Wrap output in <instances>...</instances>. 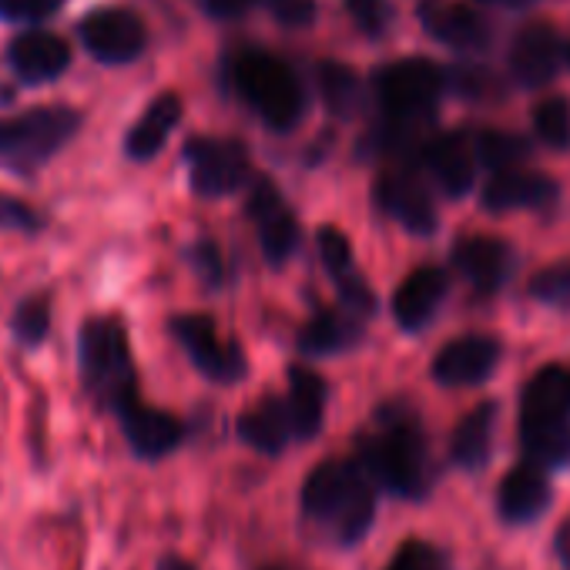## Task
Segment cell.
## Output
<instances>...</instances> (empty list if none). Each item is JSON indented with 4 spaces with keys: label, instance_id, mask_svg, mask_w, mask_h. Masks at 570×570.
Returning a JSON list of instances; mask_svg holds the SVG:
<instances>
[{
    "label": "cell",
    "instance_id": "6da1fadb",
    "mask_svg": "<svg viewBox=\"0 0 570 570\" xmlns=\"http://www.w3.org/2000/svg\"><path fill=\"white\" fill-rule=\"evenodd\" d=\"M78 376L88 400L115 420L141 403L128 326L118 316H91L78 330Z\"/></svg>",
    "mask_w": 570,
    "mask_h": 570
},
{
    "label": "cell",
    "instance_id": "7a4b0ae2",
    "mask_svg": "<svg viewBox=\"0 0 570 570\" xmlns=\"http://www.w3.org/2000/svg\"><path fill=\"white\" fill-rule=\"evenodd\" d=\"M85 128V115L71 105H35L0 118V171L35 178Z\"/></svg>",
    "mask_w": 570,
    "mask_h": 570
},
{
    "label": "cell",
    "instance_id": "3957f363",
    "mask_svg": "<svg viewBox=\"0 0 570 570\" xmlns=\"http://www.w3.org/2000/svg\"><path fill=\"white\" fill-rule=\"evenodd\" d=\"M303 510L316 523L333 527L340 543H360L376 513V490L370 483V473L360 463L346 460H330L316 466L303 487Z\"/></svg>",
    "mask_w": 570,
    "mask_h": 570
},
{
    "label": "cell",
    "instance_id": "277c9868",
    "mask_svg": "<svg viewBox=\"0 0 570 570\" xmlns=\"http://www.w3.org/2000/svg\"><path fill=\"white\" fill-rule=\"evenodd\" d=\"M520 440L527 463L540 470L570 466V376L560 366H543L520 400Z\"/></svg>",
    "mask_w": 570,
    "mask_h": 570
},
{
    "label": "cell",
    "instance_id": "5b68a950",
    "mask_svg": "<svg viewBox=\"0 0 570 570\" xmlns=\"http://www.w3.org/2000/svg\"><path fill=\"white\" fill-rule=\"evenodd\" d=\"M360 466L396 497L420 500L430 487L426 440L410 413H383L380 430L360 443Z\"/></svg>",
    "mask_w": 570,
    "mask_h": 570
},
{
    "label": "cell",
    "instance_id": "8992f818",
    "mask_svg": "<svg viewBox=\"0 0 570 570\" xmlns=\"http://www.w3.org/2000/svg\"><path fill=\"white\" fill-rule=\"evenodd\" d=\"M228 78L238 98L275 131H293L306 115V95L299 78L289 65L258 51L245 48L228 61Z\"/></svg>",
    "mask_w": 570,
    "mask_h": 570
},
{
    "label": "cell",
    "instance_id": "52a82bcc",
    "mask_svg": "<svg viewBox=\"0 0 570 570\" xmlns=\"http://www.w3.org/2000/svg\"><path fill=\"white\" fill-rule=\"evenodd\" d=\"M373 85H376V101L386 121L430 128L436 105L446 91V75L440 65L426 58H403V61L386 65Z\"/></svg>",
    "mask_w": 570,
    "mask_h": 570
},
{
    "label": "cell",
    "instance_id": "ba28073f",
    "mask_svg": "<svg viewBox=\"0 0 570 570\" xmlns=\"http://www.w3.org/2000/svg\"><path fill=\"white\" fill-rule=\"evenodd\" d=\"M75 38L85 48V55L105 68H125L135 65L148 51V28L145 21L128 8H91L75 24Z\"/></svg>",
    "mask_w": 570,
    "mask_h": 570
},
{
    "label": "cell",
    "instance_id": "9c48e42d",
    "mask_svg": "<svg viewBox=\"0 0 570 570\" xmlns=\"http://www.w3.org/2000/svg\"><path fill=\"white\" fill-rule=\"evenodd\" d=\"M168 326H171L175 343L185 350V356L191 360V366L205 380L222 383V386H232V383H238L248 373L245 350L235 340L222 336L212 316L185 313V316H175Z\"/></svg>",
    "mask_w": 570,
    "mask_h": 570
},
{
    "label": "cell",
    "instance_id": "30bf717a",
    "mask_svg": "<svg viewBox=\"0 0 570 570\" xmlns=\"http://www.w3.org/2000/svg\"><path fill=\"white\" fill-rule=\"evenodd\" d=\"M185 165L191 191L202 198H225L235 195L248 181V148L235 138H212L198 135L185 145Z\"/></svg>",
    "mask_w": 570,
    "mask_h": 570
},
{
    "label": "cell",
    "instance_id": "8fae6325",
    "mask_svg": "<svg viewBox=\"0 0 570 570\" xmlns=\"http://www.w3.org/2000/svg\"><path fill=\"white\" fill-rule=\"evenodd\" d=\"M4 65L18 88H45L68 75L71 45L48 28L18 31L4 48Z\"/></svg>",
    "mask_w": 570,
    "mask_h": 570
},
{
    "label": "cell",
    "instance_id": "7c38bea8",
    "mask_svg": "<svg viewBox=\"0 0 570 570\" xmlns=\"http://www.w3.org/2000/svg\"><path fill=\"white\" fill-rule=\"evenodd\" d=\"M248 215L258 228V242H262V255L268 262H285L293 258V252L299 248V218L289 208V202L282 198V191L268 181L258 178L248 191Z\"/></svg>",
    "mask_w": 570,
    "mask_h": 570
},
{
    "label": "cell",
    "instance_id": "4fadbf2b",
    "mask_svg": "<svg viewBox=\"0 0 570 570\" xmlns=\"http://www.w3.org/2000/svg\"><path fill=\"white\" fill-rule=\"evenodd\" d=\"M567 58L563 38L550 24H530L513 38L510 48V71L523 88H543L557 78Z\"/></svg>",
    "mask_w": 570,
    "mask_h": 570
},
{
    "label": "cell",
    "instance_id": "5bb4252c",
    "mask_svg": "<svg viewBox=\"0 0 570 570\" xmlns=\"http://www.w3.org/2000/svg\"><path fill=\"white\" fill-rule=\"evenodd\" d=\"M376 202L406 232H413V235H433L436 232V205H433L426 185L410 168L386 171L376 181Z\"/></svg>",
    "mask_w": 570,
    "mask_h": 570
},
{
    "label": "cell",
    "instance_id": "9a60e30c",
    "mask_svg": "<svg viewBox=\"0 0 570 570\" xmlns=\"http://www.w3.org/2000/svg\"><path fill=\"white\" fill-rule=\"evenodd\" d=\"M118 426H121V436H125L128 450L138 460H161L171 450H178V443L185 440L181 420L158 410V406H148L145 400L138 406L125 410L118 416Z\"/></svg>",
    "mask_w": 570,
    "mask_h": 570
},
{
    "label": "cell",
    "instance_id": "2e32d148",
    "mask_svg": "<svg viewBox=\"0 0 570 570\" xmlns=\"http://www.w3.org/2000/svg\"><path fill=\"white\" fill-rule=\"evenodd\" d=\"M453 265L460 268V275L473 285L476 293H497L500 285L513 275L517 255L503 238L470 235V238L456 242Z\"/></svg>",
    "mask_w": 570,
    "mask_h": 570
},
{
    "label": "cell",
    "instance_id": "e0dca14e",
    "mask_svg": "<svg viewBox=\"0 0 570 570\" xmlns=\"http://www.w3.org/2000/svg\"><path fill=\"white\" fill-rule=\"evenodd\" d=\"M420 161L426 165V171L433 175V181H436L450 198H460V195H466V191L473 188L476 165H480L473 138H470V135H456V131L436 135V138L426 145V151H423Z\"/></svg>",
    "mask_w": 570,
    "mask_h": 570
},
{
    "label": "cell",
    "instance_id": "ac0fdd59",
    "mask_svg": "<svg viewBox=\"0 0 570 570\" xmlns=\"http://www.w3.org/2000/svg\"><path fill=\"white\" fill-rule=\"evenodd\" d=\"M500 363V346L493 336H460L446 343L433 363V376L443 386H476Z\"/></svg>",
    "mask_w": 570,
    "mask_h": 570
},
{
    "label": "cell",
    "instance_id": "d6986e66",
    "mask_svg": "<svg viewBox=\"0 0 570 570\" xmlns=\"http://www.w3.org/2000/svg\"><path fill=\"white\" fill-rule=\"evenodd\" d=\"M420 21L426 35H433L440 45L453 51H483L490 41L483 18L466 4H456V0H423Z\"/></svg>",
    "mask_w": 570,
    "mask_h": 570
},
{
    "label": "cell",
    "instance_id": "ffe728a7",
    "mask_svg": "<svg viewBox=\"0 0 570 570\" xmlns=\"http://www.w3.org/2000/svg\"><path fill=\"white\" fill-rule=\"evenodd\" d=\"M320 255H323V262H326V272H330L333 282L340 285V296H343V303L350 306V313H356V316H363V320L373 316V313H376V296H373V289L366 285V278H363L360 268H356L350 238H346L340 228H333V225L320 228Z\"/></svg>",
    "mask_w": 570,
    "mask_h": 570
},
{
    "label": "cell",
    "instance_id": "44dd1931",
    "mask_svg": "<svg viewBox=\"0 0 570 570\" xmlns=\"http://www.w3.org/2000/svg\"><path fill=\"white\" fill-rule=\"evenodd\" d=\"M443 296H446V275L440 268L423 265V268L410 272L393 296V316H396L400 330L420 333L436 316Z\"/></svg>",
    "mask_w": 570,
    "mask_h": 570
},
{
    "label": "cell",
    "instance_id": "7402d4cb",
    "mask_svg": "<svg viewBox=\"0 0 570 570\" xmlns=\"http://www.w3.org/2000/svg\"><path fill=\"white\" fill-rule=\"evenodd\" d=\"M181 98L175 95V91H161L145 111H141V118L128 128V135H125V158H131V161H151V158H158V151L168 145V138H171V131L178 128V121H181Z\"/></svg>",
    "mask_w": 570,
    "mask_h": 570
},
{
    "label": "cell",
    "instance_id": "603a6c76",
    "mask_svg": "<svg viewBox=\"0 0 570 570\" xmlns=\"http://www.w3.org/2000/svg\"><path fill=\"white\" fill-rule=\"evenodd\" d=\"M553 198H557V181L540 171H527V168L497 171L483 188V208H490V212L543 208Z\"/></svg>",
    "mask_w": 570,
    "mask_h": 570
},
{
    "label": "cell",
    "instance_id": "cb8c5ba5",
    "mask_svg": "<svg viewBox=\"0 0 570 570\" xmlns=\"http://www.w3.org/2000/svg\"><path fill=\"white\" fill-rule=\"evenodd\" d=\"M547 503H550V487L540 466L520 463L503 476L497 507L507 523H530L547 510Z\"/></svg>",
    "mask_w": 570,
    "mask_h": 570
},
{
    "label": "cell",
    "instance_id": "d4e9b609",
    "mask_svg": "<svg viewBox=\"0 0 570 570\" xmlns=\"http://www.w3.org/2000/svg\"><path fill=\"white\" fill-rule=\"evenodd\" d=\"M326 383L313 373V370H289V400H285V410H289V423H293V436L299 440H313L323 430L326 420Z\"/></svg>",
    "mask_w": 570,
    "mask_h": 570
},
{
    "label": "cell",
    "instance_id": "484cf974",
    "mask_svg": "<svg viewBox=\"0 0 570 570\" xmlns=\"http://www.w3.org/2000/svg\"><path fill=\"white\" fill-rule=\"evenodd\" d=\"M238 436L265 456L282 453L285 440L293 436L289 410L278 400H258L248 413L238 416Z\"/></svg>",
    "mask_w": 570,
    "mask_h": 570
},
{
    "label": "cell",
    "instance_id": "4316f807",
    "mask_svg": "<svg viewBox=\"0 0 570 570\" xmlns=\"http://www.w3.org/2000/svg\"><path fill=\"white\" fill-rule=\"evenodd\" d=\"M493 430H497V403L487 400L460 420L453 443H450L453 463L463 470H480L493 450Z\"/></svg>",
    "mask_w": 570,
    "mask_h": 570
},
{
    "label": "cell",
    "instance_id": "83f0119b",
    "mask_svg": "<svg viewBox=\"0 0 570 570\" xmlns=\"http://www.w3.org/2000/svg\"><path fill=\"white\" fill-rule=\"evenodd\" d=\"M356 340H360V316L356 313L323 309L306 323V330L299 336V350L309 356H336V353L350 350Z\"/></svg>",
    "mask_w": 570,
    "mask_h": 570
},
{
    "label": "cell",
    "instance_id": "f1b7e54d",
    "mask_svg": "<svg viewBox=\"0 0 570 570\" xmlns=\"http://www.w3.org/2000/svg\"><path fill=\"white\" fill-rule=\"evenodd\" d=\"M11 340L24 350L35 353L48 343L51 326H55V296L48 289L28 293L24 299H18V306L11 309Z\"/></svg>",
    "mask_w": 570,
    "mask_h": 570
},
{
    "label": "cell",
    "instance_id": "f546056e",
    "mask_svg": "<svg viewBox=\"0 0 570 570\" xmlns=\"http://www.w3.org/2000/svg\"><path fill=\"white\" fill-rule=\"evenodd\" d=\"M320 91H323L326 108H330L336 118H353V115L363 108V85H360V78H356L346 65H340V61L320 65Z\"/></svg>",
    "mask_w": 570,
    "mask_h": 570
},
{
    "label": "cell",
    "instance_id": "4dcf8cb0",
    "mask_svg": "<svg viewBox=\"0 0 570 570\" xmlns=\"http://www.w3.org/2000/svg\"><path fill=\"white\" fill-rule=\"evenodd\" d=\"M473 145H476L480 165L493 168V175L517 168L530 155V145L523 138H517V135H507V131H480L473 138Z\"/></svg>",
    "mask_w": 570,
    "mask_h": 570
},
{
    "label": "cell",
    "instance_id": "1f68e13d",
    "mask_svg": "<svg viewBox=\"0 0 570 570\" xmlns=\"http://www.w3.org/2000/svg\"><path fill=\"white\" fill-rule=\"evenodd\" d=\"M533 131L547 148L567 151L570 148V101L547 98L533 108Z\"/></svg>",
    "mask_w": 570,
    "mask_h": 570
},
{
    "label": "cell",
    "instance_id": "d6a6232c",
    "mask_svg": "<svg viewBox=\"0 0 570 570\" xmlns=\"http://www.w3.org/2000/svg\"><path fill=\"white\" fill-rule=\"evenodd\" d=\"M61 8H65V0H0V21L35 31V28H45L51 18H58Z\"/></svg>",
    "mask_w": 570,
    "mask_h": 570
},
{
    "label": "cell",
    "instance_id": "836d02e7",
    "mask_svg": "<svg viewBox=\"0 0 570 570\" xmlns=\"http://www.w3.org/2000/svg\"><path fill=\"white\" fill-rule=\"evenodd\" d=\"M48 228L45 212H38L31 202L0 191V232H18V235H41Z\"/></svg>",
    "mask_w": 570,
    "mask_h": 570
},
{
    "label": "cell",
    "instance_id": "e575fe53",
    "mask_svg": "<svg viewBox=\"0 0 570 570\" xmlns=\"http://www.w3.org/2000/svg\"><path fill=\"white\" fill-rule=\"evenodd\" d=\"M530 296L547 306H567L570 303V262L550 265L540 275L530 278Z\"/></svg>",
    "mask_w": 570,
    "mask_h": 570
},
{
    "label": "cell",
    "instance_id": "d590c367",
    "mask_svg": "<svg viewBox=\"0 0 570 570\" xmlns=\"http://www.w3.org/2000/svg\"><path fill=\"white\" fill-rule=\"evenodd\" d=\"M346 11H350L353 24L370 38L386 35L390 24H393V4H390V0H346Z\"/></svg>",
    "mask_w": 570,
    "mask_h": 570
},
{
    "label": "cell",
    "instance_id": "8d00e7d4",
    "mask_svg": "<svg viewBox=\"0 0 570 570\" xmlns=\"http://www.w3.org/2000/svg\"><path fill=\"white\" fill-rule=\"evenodd\" d=\"M386 570H446V563H443L440 550H433L430 543H423V540H406V543L396 550V557L390 560Z\"/></svg>",
    "mask_w": 570,
    "mask_h": 570
},
{
    "label": "cell",
    "instance_id": "74e56055",
    "mask_svg": "<svg viewBox=\"0 0 570 570\" xmlns=\"http://www.w3.org/2000/svg\"><path fill=\"white\" fill-rule=\"evenodd\" d=\"M262 4L285 28H309L316 18V0H262Z\"/></svg>",
    "mask_w": 570,
    "mask_h": 570
},
{
    "label": "cell",
    "instance_id": "f35d334b",
    "mask_svg": "<svg viewBox=\"0 0 570 570\" xmlns=\"http://www.w3.org/2000/svg\"><path fill=\"white\" fill-rule=\"evenodd\" d=\"M188 258H191L195 272H198L208 285H218V282L225 278L222 252H218V245H215V242H198V245L188 252Z\"/></svg>",
    "mask_w": 570,
    "mask_h": 570
},
{
    "label": "cell",
    "instance_id": "ab89813d",
    "mask_svg": "<svg viewBox=\"0 0 570 570\" xmlns=\"http://www.w3.org/2000/svg\"><path fill=\"white\" fill-rule=\"evenodd\" d=\"M195 4L215 21H235L245 11H252L255 4H262V0H195Z\"/></svg>",
    "mask_w": 570,
    "mask_h": 570
},
{
    "label": "cell",
    "instance_id": "60d3db41",
    "mask_svg": "<svg viewBox=\"0 0 570 570\" xmlns=\"http://www.w3.org/2000/svg\"><path fill=\"white\" fill-rule=\"evenodd\" d=\"M557 553L570 563V523H563L560 533H557Z\"/></svg>",
    "mask_w": 570,
    "mask_h": 570
},
{
    "label": "cell",
    "instance_id": "b9f144b4",
    "mask_svg": "<svg viewBox=\"0 0 570 570\" xmlns=\"http://www.w3.org/2000/svg\"><path fill=\"white\" fill-rule=\"evenodd\" d=\"M158 570H198V567L191 560H185V557H165L158 563Z\"/></svg>",
    "mask_w": 570,
    "mask_h": 570
},
{
    "label": "cell",
    "instance_id": "7bdbcfd3",
    "mask_svg": "<svg viewBox=\"0 0 570 570\" xmlns=\"http://www.w3.org/2000/svg\"><path fill=\"white\" fill-rule=\"evenodd\" d=\"M483 4H497V8H527V4H537V0H483Z\"/></svg>",
    "mask_w": 570,
    "mask_h": 570
},
{
    "label": "cell",
    "instance_id": "ee69618b",
    "mask_svg": "<svg viewBox=\"0 0 570 570\" xmlns=\"http://www.w3.org/2000/svg\"><path fill=\"white\" fill-rule=\"evenodd\" d=\"M14 95H18V85H4V88H0V108L11 105V101H14Z\"/></svg>",
    "mask_w": 570,
    "mask_h": 570
},
{
    "label": "cell",
    "instance_id": "f6af8a7d",
    "mask_svg": "<svg viewBox=\"0 0 570 570\" xmlns=\"http://www.w3.org/2000/svg\"><path fill=\"white\" fill-rule=\"evenodd\" d=\"M268 570H282V567H268Z\"/></svg>",
    "mask_w": 570,
    "mask_h": 570
},
{
    "label": "cell",
    "instance_id": "bcb514c9",
    "mask_svg": "<svg viewBox=\"0 0 570 570\" xmlns=\"http://www.w3.org/2000/svg\"><path fill=\"white\" fill-rule=\"evenodd\" d=\"M567 61H570V51H567Z\"/></svg>",
    "mask_w": 570,
    "mask_h": 570
}]
</instances>
